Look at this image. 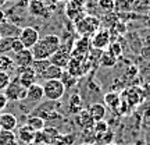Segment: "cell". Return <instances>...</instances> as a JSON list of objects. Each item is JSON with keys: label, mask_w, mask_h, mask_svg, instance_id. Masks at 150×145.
Listing matches in <instances>:
<instances>
[{"label": "cell", "mask_w": 150, "mask_h": 145, "mask_svg": "<svg viewBox=\"0 0 150 145\" xmlns=\"http://www.w3.org/2000/svg\"><path fill=\"white\" fill-rule=\"evenodd\" d=\"M127 145H134V144H127Z\"/></svg>", "instance_id": "cell-42"}, {"label": "cell", "mask_w": 150, "mask_h": 145, "mask_svg": "<svg viewBox=\"0 0 150 145\" xmlns=\"http://www.w3.org/2000/svg\"><path fill=\"white\" fill-rule=\"evenodd\" d=\"M3 94L6 95V98H7L8 102H10V101L11 102L25 101V98H27V88H24L16 77L14 80L10 81V84H8L7 88L3 91Z\"/></svg>", "instance_id": "cell-3"}, {"label": "cell", "mask_w": 150, "mask_h": 145, "mask_svg": "<svg viewBox=\"0 0 150 145\" xmlns=\"http://www.w3.org/2000/svg\"><path fill=\"white\" fill-rule=\"evenodd\" d=\"M0 126L1 130H8V131H14L18 127V120L13 113L3 112L0 113Z\"/></svg>", "instance_id": "cell-14"}, {"label": "cell", "mask_w": 150, "mask_h": 145, "mask_svg": "<svg viewBox=\"0 0 150 145\" xmlns=\"http://www.w3.org/2000/svg\"><path fill=\"white\" fill-rule=\"evenodd\" d=\"M6 3H7V0H0V9H1V7H3Z\"/></svg>", "instance_id": "cell-37"}, {"label": "cell", "mask_w": 150, "mask_h": 145, "mask_svg": "<svg viewBox=\"0 0 150 145\" xmlns=\"http://www.w3.org/2000/svg\"><path fill=\"white\" fill-rule=\"evenodd\" d=\"M38 75L36 73L32 70V67H17V80L20 81L24 88H29V86L36 82Z\"/></svg>", "instance_id": "cell-7"}, {"label": "cell", "mask_w": 150, "mask_h": 145, "mask_svg": "<svg viewBox=\"0 0 150 145\" xmlns=\"http://www.w3.org/2000/svg\"><path fill=\"white\" fill-rule=\"evenodd\" d=\"M14 67L16 66H14V61H13V57L7 56V54H0V71L8 73Z\"/></svg>", "instance_id": "cell-25"}, {"label": "cell", "mask_w": 150, "mask_h": 145, "mask_svg": "<svg viewBox=\"0 0 150 145\" xmlns=\"http://www.w3.org/2000/svg\"><path fill=\"white\" fill-rule=\"evenodd\" d=\"M88 110H89L92 119H93L95 121L104 120L106 114H107V109H106V106H104V105H102V103H92Z\"/></svg>", "instance_id": "cell-17"}, {"label": "cell", "mask_w": 150, "mask_h": 145, "mask_svg": "<svg viewBox=\"0 0 150 145\" xmlns=\"http://www.w3.org/2000/svg\"><path fill=\"white\" fill-rule=\"evenodd\" d=\"M11 42H13V38L0 39V54H7V52H11Z\"/></svg>", "instance_id": "cell-27"}, {"label": "cell", "mask_w": 150, "mask_h": 145, "mask_svg": "<svg viewBox=\"0 0 150 145\" xmlns=\"http://www.w3.org/2000/svg\"><path fill=\"white\" fill-rule=\"evenodd\" d=\"M28 11L29 14H32L33 17H42V18H47L50 16L49 9L46 3L43 0H31L28 4Z\"/></svg>", "instance_id": "cell-9"}, {"label": "cell", "mask_w": 150, "mask_h": 145, "mask_svg": "<svg viewBox=\"0 0 150 145\" xmlns=\"http://www.w3.org/2000/svg\"><path fill=\"white\" fill-rule=\"evenodd\" d=\"M0 39H1V35H0Z\"/></svg>", "instance_id": "cell-44"}, {"label": "cell", "mask_w": 150, "mask_h": 145, "mask_svg": "<svg viewBox=\"0 0 150 145\" xmlns=\"http://www.w3.org/2000/svg\"><path fill=\"white\" fill-rule=\"evenodd\" d=\"M99 27H100V21L97 20L96 17L86 16L81 21H78L76 29L82 35H93L96 31H99Z\"/></svg>", "instance_id": "cell-5"}, {"label": "cell", "mask_w": 150, "mask_h": 145, "mask_svg": "<svg viewBox=\"0 0 150 145\" xmlns=\"http://www.w3.org/2000/svg\"><path fill=\"white\" fill-rule=\"evenodd\" d=\"M29 1H31V0H18V1H17V6L21 7V9H27L28 4H29Z\"/></svg>", "instance_id": "cell-35"}, {"label": "cell", "mask_w": 150, "mask_h": 145, "mask_svg": "<svg viewBox=\"0 0 150 145\" xmlns=\"http://www.w3.org/2000/svg\"><path fill=\"white\" fill-rule=\"evenodd\" d=\"M45 99V95H43V86L40 84H32V85L27 88V98L25 101L31 103H40Z\"/></svg>", "instance_id": "cell-11"}, {"label": "cell", "mask_w": 150, "mask_h": 145, "mask_svg": "<svg viewBox=\"0 0 150 145\" xmlns=\"http://www.w3.org/2000/svg\"><path fill=\"white\" fill-rule=\"evenodd\" d=\"M0 130H1V126H0Z\"/></svg>", "instance_id": "cell-43"}, {"label": "cell", "mask_w": 150, "mask_h": 145, "mask_svg": "<svg viewBox=\"0 0 150 145\" xmlns=\"http://www.w3.org/2000/svg\"><path fill=\"white\" fill-rule=\"evenodd\" d=\"M67 108H68V112L71 114H76L83 109V101H82L79 94H72L71 95L70 99H68V103H67Z\"/></svg>", "instance_id": "cell-16"}, {"label": "cell", "mask_w": 150, "mask_h": 145, "mask_svg": "<svg viewBox=\"0 0 150 145\" xmlns=\"http://www.w3.org/2000/svg\"><path fill=\"white\" fill-rule=\"evenodd\" d=\"M112 138H114V134H112V131L108 130L107 133H104L102 137H99L97 141H99V142H102V144L104 145V144H110V142H112Z\"/></svg>", "instance_id": "cell-31"}, {"label": "cell", "mask_w": 150, "mask_h": 145, "mask_svg": "<svg viewBox=\"0 0 150 145\" xmlns=\"http://www.w3.org/2000/svg\"><path fill=\"white\" fill-rule=\"evenodd\" d=\"M63 71H64L63 69H60V67L50 63V66L42 74V78H46V80H60L61 75H63Z\"/></svg>", "instance_id": "cell-21"}, {"label": "cell", "mask_w": 150, "mask_h": 145, "mask_svg": "<svg viewBox=\"0 0 150 145\" xmlns=\"http://www.w3.org/2000/svg\"><path fill=\"white\" fill-rule=\"evenodd\" d=\"M110 41H111V35L107 29H100V31H96V32L92 35V41L91 45L97 50H106L110 45Z\"/></svg>", "instance_id": "cell-6"}, {"label": "cell", "mask_w": 150, "mask_h": 145, "mask_svg": "<svg viewBox=\"0 0 150 145\" xmlns=\"http://www.w3.org/2000/svg\"><path fill=\"white\" fill-rule=\"evenodd\" d=\"M6 18H7V17H6L4 11H1V10H0V24H1L3 21H6Z\"/></svg>", "instance_id": "cell-36"}, {"label": "cell", "mask_w": 150, "mask_h": 145, "mask_svg": "<svg viewBox=\"0 0 150 145\" xmlns=\"http://www.w3.org/2000/svg\"><path fill=\"white\" fill-rule=\"evenodd\" d=\"M25 124H27L29 129H32L35 133H38V131H43L45 127H46V121H45L42 117L36 116V114H33V116H31V117H28V120H27V123Z\"/></svg>", "instance_id": "cell-19"}, {"label": "cell", "mask_w": 150, "mask_h": 145, "mask_svg": "<svg viewBox=\"0 0 150 145\" xmlns=\"http://www.w3.org/2000/svg\"><path fill=\"white\" fill-rule=\"evenodd\" d=\"M75 121H76V124H78L82 130L92 129V127H93V124H95V120L92 119L89 110L85 109V108L82 109L79 113H76V114H75Z\"/></svg>", "instance_id": "cell-13"}, {"label": "cell", "mask_w": 150, "mask_h": 145, "mask_svg": "<svg viewBox=\"0 0 150 145\" xmlns=\"http://www.w3.org/2000/svg\"><path fill=\"white\" fill-rule=\"evenodd\" d=\"M60 81L63 82V85H64L65 89H72V88L78 84V78H75L74 75H71L67 70L63 71V75H61Z\"/></svg>", "instance_id": "cell-23"}, {"label": "cell", "mask_w": 150, "mask_h": 145, "mask_svg": "<svg viewBox=\"0 0 150 145\" xmlns=\"http://www.w3.org/2000/svg\"><path fill=\"white\" fill-rule=\"evenodd\" d=\"M31 145H45V144H31Z\"/></svg>", "instance_id": "cell-41"}, {"label": "cell", "mask_w": 150, "mask_h": 145, "mask_svg": "<svg viewBox=\"0 0 150 145\" xmlns=\"http://www.w3.org/2000/svg\"><path fill=\"white\" fill-rule=\"evenodd\" d=\"M99 6L103 10L111 11L114 9V0H99Z\"/></svg>", "instance_id": "cell-32"}, {"label": "cell", "mask_w": 150, "mask_h": 145, "mask_svg": "<svg viewBox=\"0 0 150 145\" xmlns=\"http://www.w3.org/2000/svg\"><path fill=\"white\" fill-rule=\"evenodd\" d=\"M49 66H50V60L49 59H45V60H33L32 63V70L36 73L38 77H42V74L46 71Z\"/></svg>", "instance_id": "cell-24"}, {"label": "cell", "mask_w": 150, "mask_h": 145, "mask_svg": "<svg viewBox=\"0 0 150 145\" xmlns=\"http://www.w3.org/2000/svg\"><path fill=\"white\" fill-rule=\"evenodd\" d=\"M20 31L21 29L13 22L3 21L0 24V35H1V38H17Z\"/></svg>", "instance_id": "cell-15"}, {"label": "cell", "mask_w": 150, "mask_h": 145, "mask_svg": "<svg viewBox=\"0 0 150 145\" xmlns=\"http://www.w3.org/2000/svg\"><path fill=\"white\" fill-rule=\"evenodd\" d=\"M79 145H93V144H91V142H82V144H79Z\"/></svg>", "instance_id": "cell-39"}, {"label": "cell", "mask_w": 150, "mask_h": 145, "mask_svg": "<svg viewBox=\"0 0 150 145\" xmlns=\"http://www.w3.org/2000/svg\"><path fill=\"white\" fill-rule=\"evenodd\" d=\"M60 48H61V38L56 34H47L43 38H39L36 45L31 50L35 60H45L50 59Z\"/></svg>", "instance_id": "cell-1"}, {"label": "cell", "mask_w": 150, "mask_h": 145, "mask_svg": "<svg viewBox=\"0 0 150 145\" xmlns=\"http://www.w3.org/2000/svg\"><path fill=\"white\" fill-rule=\"evenodd\" d=\"M117 61H118L117 57L112 56L108 50H106V52H103L102 56H100L99 64L102 66V67H104V69H112V67L117 66Z\"/></svg>", "instance_id": "cell-20"}, {"label": "cell", "mask_w": 150, "mask_h": 145, "mask_svg": "<svg viewBox=\"0 0 150 145\" xmlns=\"http://www.w3.org/2000/svg\"><path fill=\"white\" fill-rule=\"evenodd\" d=\"M17 142H21L22 145H31L33 144L35 140V131L32 129H29L27 124H24L22 127L18 129V133L16 134Z\"/></svg>", "instance_id": "cell-12"}, {"label": "cell", "mask_w": 150, "mask_h": 145, "mask_svg": "<svg viewBox=\"0 0 150 145\" xmlns=\"http://www.w3.org/2000/svg\"><path fill=\"white\" fill-rule=\"evenodd\" d=\"M104 103L111 110H117V109H120L122 101H121V96H120V94L117 91H111L104 95Z\"/></svg>", "instance_id": "cell-18"}, {"label": "cell", "mask_w": 150, "mask_h": 145, "mask_svg": "<svg viewBox=\"0 0 150 145\" xmlns=\"http://www.w3.org/2000/svg\"><path fill=\"white\" fill-rule=\"evenodd\" d=\"M0 145H17L16 133L8 130H0Z\"/></svg>", "instance_id": "cell-22"}, {"label": "cell", "mask_w": 150, "mask_h": 145, "mask_svg": "<svg viewBox=\"0 0 150 145\" xmlns=\"http://www.w3.org/2000/svg\"><path fill=\"white\" fill-rule=\"evenodd\" d=\"M43 95H45V99L47 101H52V102H57L61 98L64 96L65 89L63 82L60 80H46L45 84H43Z\"/></svg>", "instance_id": "cell-2"}, {"label": "cell", "mask_w": 150, "mask_h": 145, "mask_svg": "<svg viewBox=\"0 0 150 145\" xmlns=\"http://www.w3.org/2000/svg\"><path fill=\"white\" fill-rule=\"evenodd\" d=\"M7 103H8V101H7L6 95L3 92H0V113H3V110H4L6 106H7Z\"/></svg>", "instance_id": "cell-34"}, {"label": "cell", "mask_w": 150, "mask_h": 145, "mask_svg": "<svg viewBox=\"0 0 150 145\" xmlns=\"http://www.w3.org/2000/svg\"><path fill=\"white\" fill-rule=\"evenodd\" d=\"M92 131L95 133L96 135V140L99 137H102L104 133H107L108 131V124L106 120H100V121H95L93 124V127H92Z\"/></svg>", "instance_id": "cell-26"}, {"label": "cell", "mask_w": 150, "mask_h": 145, "mask_svg": "<svg viewBox=\"0 0 150 145\" xmlns=\"http://www.w3.org/2000/svg\"><path fill=\"white\" fill-rule=\"evenodd\" d=\"M52 4H56V3H59V1H61V0H49Z\"/></svg>", "instance_id": "cell-38"}, {"label": "cell", "mask_w": 150, "mask_h": 145, "mask_svg": "<svg viewBox=\"0 0 150 145\" xmlns=\"http://www.w3.org/2000/svg\"><path fill=\"white\" fill-rule=\"evenodd\" d=\"M33 54H32V50L31 49H22L21 52L14 54L13 57V61H14V66L16 67H31L33 63Z\"/></svg>", "instance_id": "cell-8"}, {"label": "cell", "mask_w": 150, "mask_h": 145, "mask_svg": "<svg viewBox=\"0 0 150 145\" xmlns=\"http://www.w3.org/2000/svg\"><path fill=\"white\" fill-rule=\"evenodd\" d=\"M39 38H40L39 31L32 27L22 28L21 31H20V34H18V39L21 41V43L24 45L25 49H32L36 45L38 41H39Z\"/></svg>", "instance_id": "cell-4"}, {"label": "cell", "mask_w": 150, "mask_h": 145, "mask_svg": "<svg viewBox=\"0 0 150 145\" xmlns=\"http://www.w3.org/2000/svg\"><path fill=\"white\" fill-rule=\"evenodd\" d=\"M104 145H118V144H115V142H110V144H104Z\"/></svg>", "instance_id": "cell-40"}, {"label": "cell", "mask_w": 150, "mask_h": 145, "mask_svg": "<svg viewBox=\"0 0 150 145\" xmlns=\"http://www.w3.org/2000/svg\"><path fill=\"white\" fill-rule=\"evenodd\" d=\"M140 56L146 61H150V45H145L140 49Z\"/></svg>", "instance_id": "cell-33"}, {"label": "cell", "mask_w": 150, "mask_h": 145, "mask_svg": "<svg viewBox=\"0 0 150 145\" xmlns=\"http://www.w3.org/2000/svg\"><path fill=\"white\" fill-rule=\"evenodd\" d=\"M11 77L8 73H4V71H0V92H3L7 88V85L10 84Z\"/></svg>", "instance_id": "cell-29"}, {"label": "cell", "mask_w": 150, "mask_h": 145, "mask_svg": "<svg viewBox=\"0 0 150 145\" xmlns=\"http://www.w3.org/2000/svg\"><path fill=\"white\" fill-rule=\"evenodd\" d=\"M49 60H50L52 64L57 66V67H60V69L65 70L67 66H68V63H70V60H71V54H70L68 50H64L63 48H60Z\"/></svg>", "instance_id": "cell-10"}, {"label": "cell", "mask_w": 150, "mask_h": 145, "mask_svg": "<svg viewBox=\"0 0 150 145\" xmlns=\"http://www.w3.org/2000/svg\"><path fill=\"white\" fill-rule=\"evenodd\" d=\"M22 49H25V48H24V45L21 43V41L18 39V36L13 38V42H11V52L16 54V53H18V52H21Z\"/></svg>", "instance_id": "cell-30"}, {"label": "cell", "mask_w": 150, "mask_h": 145, "mask_svg": "<svg viewBox=\"0 0 150 145\" xmlns=\"http://www.w3.org/2000/svg\"><path fill=\"white\" fill-rule=\"evenodd\" d=\"M107 50L112 54V56H115L117 59L121 56V54H122V46H121L118 42L110 43V45H108V48H107Z\"/></svg>", "instance_id": "cell-28"}]
</instances>
